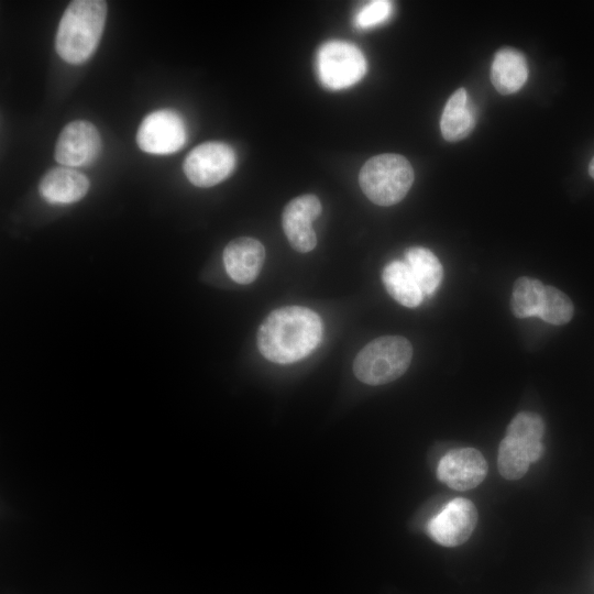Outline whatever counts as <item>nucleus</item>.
Masks as SVG:
<instances>
[{
    "label": "nucleus",
    "mask_w": 594,
    "mask_h": 594,
    "mask_svg": "<svg viewBox=\"0 0 594 594\" xmlns=\"http://www.w3.org/2000/svg\"><path fill=\"white\" fill-rule=\"evenodd\" d=\"M107 11L103 0H75L68 4L55 36V50L63 61L78 65L91 57L101 38Z\"/></svg>",
    "instance_id": "f03ea898"
},
{
    "label": "nucleus",
    "mask_w": 594,
    "mask_h": 594,
    "mask_svg": "<svg viewBox=\"0 0 594 594\" xmlns=\"http://www.w3.org/2000/svg\"><path fill=\"white\" fill-rule=\"evenodd\" d=\"M405 263L424 295H432L443 277V268L438 257L426 248L414 246L406 251Z\"/></svg>",
    "instance_id": "a211bd4d"
},
{
    "label": "nucleus",
    "mask_w": 594,
    "mask_h": 594,
    "mask_svg": "<svg viewBox=\"0 0 594 594\" xmlns=\"http://www.w3.org/2000/svg\"><path fill=\"white\" fill-rule=\"evenodd\" d=\"M264 260V245L250 237H240L230 241L223 251V264L228 275L241 285L251 284L256 279Z\"/></svg>",
    "instance_id": "f8f14e48"
},
{
    "label": "nucleus",
    "mask_w": 594,
    "mask_h": 594,
    "mask_svg": "<svg viewBox=\"0 0 594 594\" xmlns=\"http://www.w3.org/2000/svg\"><path fill=\"white\" fill-rule=\"evenodd\" d=\"M475 125V112L469 101L464 88L455 90L443 109L440 129L443 138L449 142L466 138Z\"/></svg>",
    "instance_id": "dca6fc26"
},
{
    "label": "nucleus",
    "mask_w": 594,
    "mask_h": 594,
    "mask_svg": "<svg viewBox=\"0 0 594 594\" xmlns=\"http://www.w3.org/2000/svg\"><path fill=\"white\" fill-rule=\"evenodd\" d=\"M101 151V136L97 128L85 120L69 122L62 130L55 146V160L66 167L91 164Z\"/></svg>",
    "instance_id": "1a4fd4ad"
},
{
    "label": "nucleus",
    "mask_w": 594,
    "mask_h": 594,
    "mask_svg": "<svg viewBox=\"0 0 594 594\" xmlns=\"http://www.w3.org/2000/svg\"><path fill=\"white\" fill-rule=\"evenodd\" d=\"M544 285L531 277H519L513 286L512 309L517 318L539 317Z\"/></svg>",
    "instance_id": "6ab92c4d"
},
{
    "label": "nucleus",
    "mask_w": 594,
    "mask_h": 594,
    "mask_svg": "<svg viewBox=\"0 0 594 594\" xmlns=\"http://www.w3.org/2000/svg\"><path fill=\"white\" fill-rule=\"evenodd\" d=\"M321 210L319 198L310 194L298 196L285 206L282 215L283 230L297 252L307 253L316 248L317 237L311 223L320 216Z\"/></svg>",
    "instance_id": "9b49d317"
},
{
    "label": "nucleus",
    "mask_w": 594,
    "mask_h": 594,
    "mask_svg": "<svg viewBox=\"0 0 594 594\" xmlns=\"http://www.w3.org/2000/svg\"><path fill=\"white\" fill-rule=\"evenodd\" d=\"M477 510L466 498L457 497L446 503L427 522V532L437 543L457 547L464 543L475 529Z\"/></svg>",
    "instance_id": "6e6552de"
},
{
    "label": "nucleus",
    "mask_w": 594,
    "mask_h": 594,
    "mask_svg": "<svg viewBox=\"0 0 594 594\" xmlns=\"http://www.w3.org/2000/svg\"><path fill=\"white\" fill-rule=\"evenodd\" d=\"M574 307L566 294L553 286H544L542 307L539 318L554 326L568 323Z\"/></svg>",
    "instance_id": "aec40b11"
},
{
    "label": "nucleus",
    "mask_w": 594,
    "mask_h": 594,
    "mask_svg": "<svg viewBox=\"0 0 594 594\" xmlns=\"http://www.w3.org/2000/svg\"><path fill=\"white\" fill-rule=\"evenodd\" d=\"M322 333L318 314L302 306H285L273 310L262 321L256 342L266 360L289 364L312 353Z\"/></svg>",
    "instance_id": "f257e3e1"
},
{
    "label": "nucleus",
    "mask_w": 594,
    "mask_h": 594,
    "mask_svg": "<svg viewBox=\"0 0 594 594\" xmlns=\"http://www.w3.org/2000/svg\"><path fill=\"white\" fill-rule=\"evenodd\" d=\"M528 78V66L525 56L512 48L499 50L491 67V80L495 89L508 95L519 90Z\"/></svg>",
    "instance_id": "2eb2a0df"
},
{
    "label": "nucleus",
    "mask_w": 594,
    "mask_h": 594,
    "mask_svg": "<svg viewBox=\"0 0 594 594\" xmlns=\"http://www.w3.org/2000/svg\"><path fill=\"white\" fill-rule=\"evenodd\" d=\"M382 280L387 293L400 305L415 308L421 304L425 295L405 262L388 263L382 272Z\"/></svg>",
    "instance_id": "f3484780"
},
{
    "label": "nucleus",
    "mask_w": 594,
    "mask_h": 594,
    "mask_svg": "<svg viewBox=\"0 0 594 594\" xmlns=\"http://www.w3.org/2000/svg\"><path fill=\"white\" fill-rule=\"evenodd\" d=\"M588 174L591 175L592 178H594V157L590 162Z\"/></svg>",
    "instance_id": "4be33fe9"
},
{
    "label": "nucleus",
    "mask_w": 594,
    "mask_h": 594,
    "mask_svg": "<svg viewBox=\"0 0 594 594\" xmlns=\"http://www.w3.org/2000/svg\"><path fill=\"white\" fill-rule=\"evenodd\" d=\"M413 346L400 336H385L369 342L355 356V377L369 385H382L400 377L410 365Z\"/></svg>",
    "instance_id": "7ed1b4c3"
},
{
    "label": "nucleus",
    "mask_w": 594,
    "mask_h": 594,
    "mask_svg": "<svg viewBox=\"0 0 594 594\" xmlns=\"http://www.w3.org/2000/svg\"><path fill=\"white\" fill-rule=\"evenodd\" d=\"M237 156L223 142H206L194 147L184 161V173L197 187H211L231 175Z\"/></svg>",
    "instance_id": "423d86ee"
},
{
    "label": "nucleus",
    "mask_w": 594,
    "mask_h": 594,
    "mask_svg": "<svg viewBox=\"0 0 594 594\" xmlns=\"http://www.w3.org/2000/svg\"><path fill=\"white\" fill-rule=\"evenodd\" d=\"M392 12V2L385 0L372 1L356 13L354 22L359 29H370L387 21Z\"/></svg>",
    "instance_id": "412c9836"
},
{
    "label": "nucleus",
    "mask_w": 594,
    "mask_h": 594,
    "mask_svg": "<svg viewBox=\"0 0 594 594\" xmlns=\"http://www.w3.org/2000/svg\"><path fill=\"white\" fill-rule=\"evenodd\" d=\"M487 462L474 448H458L448 451L439 461L437 476L452 490L468 491L483 482L487 474Z\"/></svg>",
    "instance_id": "9d476101"
},
{
    "label": "nucleus",
    "mask_w": 594,
    "mask_h": 594,
    "mask_svg": "<svg viewBox=\"0 0 594 594\" xmlns=\"http://www.w3.org/2000/svg\"><path fill=\"white\" fill-rule=\"evenodd\" d=\"M542 441L506 436L498 448V471L506 480L522 477L529 465L538 461L543 453Z\"/></svg>",
    "instance_id": "4468645a"
},
{
    "label": "nucleus",
    "mask_w": 594,
    "mask_h": 594,
    "mask_svg": "<svg viewBox=\"0 0 594 594\" xmlns=\"http://www.w3.org/2000/svg\"><path fill=\"white\" fill-rule=\"evenodd\" d=\"M414 182V169L406 157L386 153L371 157L362 166L359 184L364 195L375 205L399 202Z\"/></svg>",
    "instance_id": "20e7f679"
},
{
    "label": "nucleus",
    "mask_w": 594,
    "mask_h": 594,
    "mask_svg": "<svg viewBox=\"0 0 594 594\" xmlns=\"http://www.w3.org/2000/svg\"><path fill=\"white\" fill-rule=\"evenodd\" d=\"M316 69L321 84L332 90L349 88L366 73L367 63L354 44L328 41L317 52Z\"/></svg>",
    "instance_id": "39448f33"
},
{
    "label": "nucleus",
    "mask_w": 594,
    "mask_h": 594,
    "mask_svg": "<svg viewBox=\"0 0 594 594\" xmlns=\"http://www.w3.org/2000/svg\"><path fill=\"white\" fill-rule=\"evenodd\" d=\"M89 187L86 175L66 166L47 170L38 185L40 194L51 204L76 202L86 196Z\"/></svg>",
    "instance_id": "ddd939ff"
},
{
    "label": "nucleus",
    "mask_w": 594,
    "mask_h": 594,
    "mask_svg": "<svg viewBox=\"0 0 594 594\" xmlns=\"http://www.w3.org/2000/svg\"><path fill=\"white\" fill-rule=\"evenodd\" d=\"M187 140V131L182 117L168 109L147 114L136 132L139 147L155 155L172 154L180 150Z\"/></svg>",
    "instance_id": "0eeeda50"
}]
</instances>
